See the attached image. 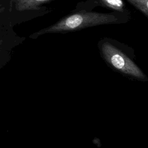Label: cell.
<instances>
[{
  "label": "cell",
  "mask_w": 148,
  "mask_h": 148,
  "mask_svg": "<svg viewBox=\"0 0 148 148\" xmlns=\"http://www.w3.org/2000/svg\"><path fill=\"white\" fill-rule=\"evenodd\" d=\"M5 6V0H0V7Z\"/></svg>",
  "instance_id": "8"
},
{
  "label": "cell",
  "mask_w": 148,
  "mask_h": 148,
  "mask_svg": "<svg viewBox=\"0 0 148 148\" xmlns=\"http://www.w3.org/2000/svg\"><path fill=\"white\" fill-rule=\"evenodd\" d=\"M54 0H9V10L14 9L17 11L38 10L40 6Z\"/></svg>",
  "instance_id": "3"
},
{
  "label": "cell",
  "mask_w": 148,
  "mask_h": 148,
  "mask_svg": "<svg viewBox=\"0 0 148 148\" xmlns=\"http://www.w3.org/2000/svg\"><path fill=\"white\" fill-rule=\"evenodd\" d=\"M101 6L123 13L125 10V4L123 0H97Z\"/></svg>",
  "instance_id": "4"
},
{
  "label": "cell",
  "mask_w": 148,
  "mask_h": 148,
  "mask_svg": "<svg viewBox=\"0 0 148 148\" xmlns=\"http://www.w3.org/2000/svg\"><path fill=\"white\" fill-rule=\"evenodd\" d=\"M5 10V6L0 7V17L2 16V15L3 14H4Z\"/></svg>",
  "instance_id": "6"
},
{
  "label": "cell",
  "mask_w": 148,
  "mask_h": 148,
  "mask_svg": "<svg viewBox=\"0 0 148 148\" xmlns=\"http://www.w3.org/2000/svg\"><path fill=\"white\" fill-rule=\"evenodd\" d=\"M146 17H148V0H126Z\"/></svg>",
  "instance_id": "5"
},
{
  "label": "cell",
  "mask_w": 148,
  "mask_h": 148,
  "mask_svg": "<svg viewBox=\"0 0 148 148\" xmlns=\"http://www.w3.org/2000/svg\"><path fill=\"white\" fill-rule=\"evenodd\" d=\"M3 46V40H2V39H0V52L2 51Z\"/></svg>",
  "instance_id": "7"
},
{
  "label": "cell",
  "mask_w": 148,
  "mask_h": 148,
  "mask_svg": "<svg viewBox=\"0 0 148 148\" xmlns=\"http://www.w3.org/2000/svg\"><path fill=\"white\" fill-rule=\"evenodd\" d=\"M119 20V18L114 13L81 11L65 16L54 24L34 33L30 38H36L45 34L64 33L96 25L115 24Z\"/></svg>",
  "instance_id": "1"
},
{
  "label": "cell",
  "mask_w": 148,
  "mask_h": 148,
  "mask_svg": "<svg viewBox=\"0 0 148 148\" xmlns=\"http://www.w3.org/2000/svg\"><path fill=\"white\" fill-rule=\"evenodd\" d=\"M101 51L106 61L120 71L143 78L144 75L136 65L123 52L108 41L103 42L100 46Z\"/></svg>",
  "instance_id": "2"
}]
</instances>
